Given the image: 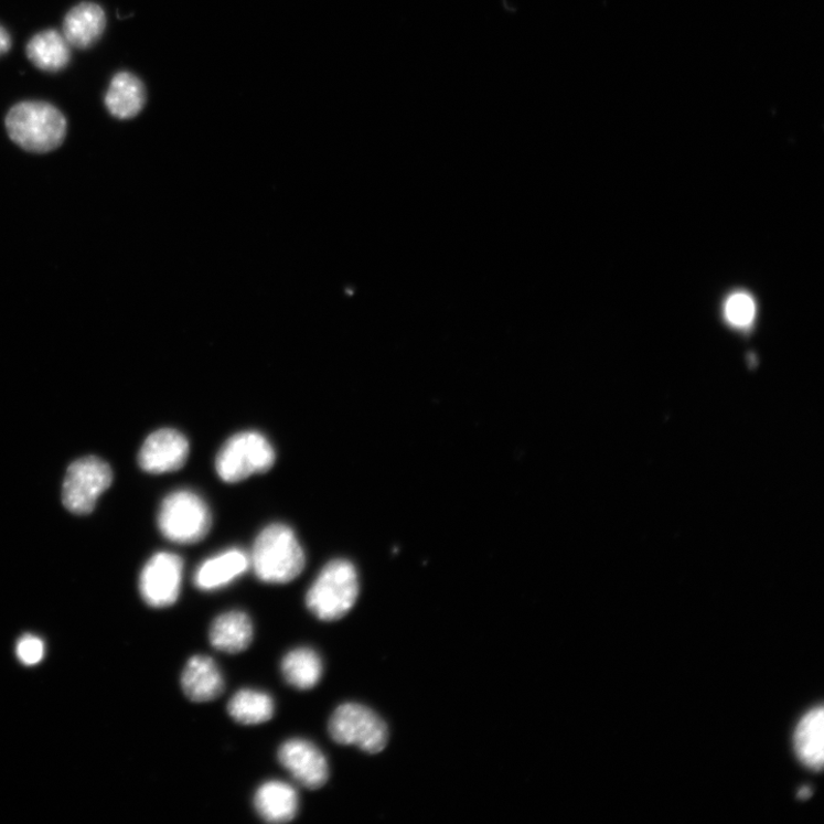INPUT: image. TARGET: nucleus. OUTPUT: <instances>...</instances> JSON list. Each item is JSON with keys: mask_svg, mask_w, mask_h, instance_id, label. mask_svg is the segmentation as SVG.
Here are the masks:
<instances>
[{"mask_svg": "<svg viewBox=\"0 0 824 824\" xmlns=\"http://www.w3.org/2000/svg\"><path fill=\"white\" fill-rule=\"evenodd\" d=\"M183 693L196 704L217 699L225 691L222 671L213 659L196 655L190 659L181 675Z\"/></svg>", "mask_w": 824, "mask_h": 824, "instance_id": "nucleus-11", "label": "nucleus"}, {"mask_svg": "<svg viewBox=\"0 0 824 824\" xmlns=\"http://www.w3.org/2000/svg\"><path fill=\"white\" fill-rule=\"evenodd\" d=\"M17 654L21 663L28 666L39 664L45 654L43 641L35 635H24L20 639Z\"/></svg>", "mask_w": 824, "mask_h": 824, "instance_id": "nucleus-22", "label": "nucleus"}, {"mask_svg": "<svg viewBox=\"0 0 824 824\" xmlns=\"http://www.w3.org/2000/svg\"><path fill=\"white\" fill-rule=\"evenodd\" d=\"M72 46L65 36L54 29L43 30L26 44V56L35 67L46 73L65 69L72 58Z\"/></svg>", "mask_w": 824, "mask_h": 824, "instance_id": "nucleus-17", "label": "nucleus"}, {"mask_svg": "<svg viewBox=\"0 0 824 824\" xmlns=\"http://www.w3.org/2000/svg\"><path fill=\"white\" fill-rule=\"evenodd\" d=\"M250 567V557L240 548H229L205 560L194 574V585L202 591L220 590L233 584Z\"/></svg>", "mask_w": 824, "mask_h": 824, "instance_id": "nucleus-12", "label": "nucleus"}, {"mask_svg": "<svg viewBox=\"0 0 824 824\" xmlns=\"http://www.w3.org/2000/svg\"><path fill=\"white\" fill-rule=\"evenodd\" d=\"M111 482V469L101 458H79L66 473L63 503L72 513L88 514L95 510L99 496L108 490Z\"/></svg>", "mask_w": 824, "mask_h": 824, "instance_id": "nucleus-7", "label": "nucleus"}, {"mask_svg": "<svg viewBox=\"0 0 824 824\" xmlns=\"http://www.w3.org/2000/svg\"><path fill=\"white\" fill-rule=\"evenodd\" d=\"M281 671L286 682L300 691L314 688L323 675V663L312 649L300 648L289 652L282 660Z\"/></svg>", "mask_w": 824, "mask_h": 824, "instance_id": "nucleus-19", "label": "nucleus"}, {"mask_svg": "<svg viewBox=\"0 0 824 824\" xmlns=\"http://www.w3.org/2000/svg\"><path fill=\"white\" fill-rule=\"evenodd\" d=\"M254 805L256 812L265 822L288 823L298 813V793L293 786L286 782L268 781L256 791Z\"/></svg>", "mask_w": 824, "mask_h": 824, "instance_id": "nucleus-14", "label": "nucleus"}, {"mask_svg": "<svg viewBox=\"0 0 824 824\" xmlns=\"http://www.w3.org/2000/svg\"><path fill=\"white\" fill-rule=\"evenodd\" d=\"M190 456V442L176 430L163 429L150 435L143 442L138 461L140 468L151 474L180 470Z\"/></svg>", "mask_w": 824, "mask_h": 824, "instance_id": "nucleus-9", "label": "nucleus"}, {"mask_svg": "<svg viewBox=\"0 0 824 824\" xmlns=\"http://www.w3.org/2000/svg\"><path fill=\"white\" fill-rule=\"evenodd\" d=\"M756 317V304L747 293L731 295L725 303V318L736 328H749Z\"/></svg>", "mask_w": 824, "mask_h": 824, "instance_id": "nucleus-21", "label": "nucleus"}, {"mask_svg": "<svg viewBox=\"0 0 824 824\" xmlns=\"http://www.w3.org/2000/svg\"><path fill=\"white\" fill-rule=\"evenodd\" d=\"M12 46L11 35L8 30L0 25V56L7 54Z\"/></svg>", "mask_w": 824, "mask_h": 824, "instance_id": "nucleus-23", "label": "nucleus"}, {"mask_svg": "<svg viewBox=\"0 0 824 824\" xmlns=\"http://www.w3.org/2000/svg\"><path fill=\"white\" fill-rule=\"evenodd\" d=\"M183 564L179 556L160 553L145 565L139 590L145 602L154 608H165L176 602L182 582Z\"/></svg>", "mask_w": 824, "mask_h": 824, "instance_id": "nucleus-8", "label": "nucleus"}, {"mask_svg": "<svg viewBox=\"0 0 824 824\" xmlns=\"http://www.w3.org/2000/svg\"><path fill=\"white\" fill-rule=\"evenodd\" d=\"M799 759L812 771H821L824 761V713L815 708L809 711L799 723L795 739Z\"/></svg>", "mask_w": 824, "mask_h": 824, "instance_id": "nucleus-18", "label": "nucleus"}, {"mask_svg": "<svg viewBox=\"0 0 824 824\" xmlns=\"http://www.w3.org/2000/svg\"><path fill=\"white\" fill-rule=\"evenodd\" d=\"M10 138L30 152L52 151L63 145L67 135V119L55 106L44 101H23L7 115Z\"/></svg>", "mask_w": 824, "mask_h": 824, "instance_id": "nucleus-2", "label": "nucleus"}, {"mask_svg": "<svg viewBox=\"0 0 824 824\" xmlns=\"http://www.w3.org/2000/svg\"><path fill=\"white\" fill-rule=\"evenodd\" d=\"M147 101L146 87L141 79L129 72L117 73L106 92L105 106L118 119L138 116Z\"/></svg>", "mask_w": 824, "mask_h": 824, "instance_id": "nucleus-16", "label": "nucleus"}, {"mask_svg": "<svg viewBox=\"0 0 824 824\" xmlns=\"http://www.w3.org/2000/svg\"><path fill=\"white\" fill-rule=\"evenodd\" d=\"M330 737L343 746H354L371 755L379 753L388 741V729L372 709L345 704L335 709L329 721Z\"/></svg>", "mask_w": 824, "mask_h": 824, "instance_id": "nucleus-6", "label": "nucleus"}, {"mask_svg": "<svg viewBox=\"0 0 824 824\" xmlns=\"http://www.w3.org/2000/svg\"><path fill=\"white\" fill-rule=\"evenodd\" d=\"M275 463L270 442L259 432L246 431L232 437L221 449L216 470L227 483H236L254 474L265 473Z\"/></svg>", "mask_w": 824, "mask_h": 824, "instance_id": "nucleus-5", "label": "nucleus"}, {"mask_svg": "<svg viewBox=\"0 0 824 824\" xmlns=\"http://www.w3.org/2000/svg\"><path fill=\"white\" fill-rule=\"evenodd\" d=\"M229 716L242 725H260L269 721L275 714L271 696L255 689H240L228 704Z\"/></svg>", "mask_w": 824, "mask_h": 824, "instance_id": "nucleus-20", "label": "nucleus"}, {"mask_svg": "<svg viewBox=\"0 0 824 824\" xmlns=\"http://www.w3.org/2000/svg\"><path fill=\"white\" fill-rule=\"evenodd\" d=\"M106 24V13L100 6L83 2L67 13L63 35L72 47L86 50L101 39Z\"/></svg>", "mask_w": 824, "mask_h": 824, "instance_id": "nucleus-13", "label": "nucleus"}, {"mask_svg": "<svg viewBox=\"0 0 824 824\" xmlns=\"http://www.w3.org/2000/svg\"><path fill=\"white\" fill-rule=\"evenodd\" d=\"M159 528L164 537L179 544H194L210 532L211 512L203 499L191 491L170 494L159 511Z\"/></svg>", "mask_w": 824, "mask_h": 824, "instance_id": "nucleus-4", "label": "nucleus"}, {"mask_svg": "<svg viewBox=\"0 0 824 824\" xmlns=\"http://www.w3.org/2000/svg\"><path fill=\"white\" fill-rule=\"evenodd\" d=\"M307 558L295 532L282 524L266 527L257 537L250 567L260 581L287 585L303 570Z\"/></svg>", "mask_w": 824, "mask_h": 824, "instance_id": "nucleus-1", "label": "nucleus"}, {"mask_svg": "<svg viewBox=\"0 0 824 824\" xmlns=\"http://www.w3.org/2000/svg\"><path fill=\"white\" fill-rule=\"evenodd\" d=\"M208 639L212 648L217 651L227 654L242 653L253 643V621L247 613L232 610L213 621Z\"/></svg>", "mask_w": 824, "mask_h": 824, "instance_id": "nucleus-15", "label": "nucleus"}, {"mask_svg": "<svg viewBox=\"0 0 824 824\" xmlns=\"http://www.w3.org/2000/svg\"><path fill=\"white\" fill-rule=\"evenodd\" d=\"M280 764L302 786L317 790L329 780V766L323 752L302 739L286 741L279 749Z\"/></svg>", "mask_w": 824, "mask_h": 824, "instance_id": "nucleus-10", "label": "nucleus"}, {"mask_svg": "<svg viewBox=\"0 0 824 824\" xmlns=\"http://www.w3.org/2000/svg\"><path fill=\"white\" fill-rule=\"evenodd\" d=\"M811 796V789L804 788L799 792V798L802 800H806Z\"/></svg>", "mask_w": 824, "mask_h": 824, "instance_id": "nucleus-24", "label": "nucleus"}, {"mask_svg": "<svg viewBox=\"0 0 824 824\" xmlns=\"http://www.w3.org/2000/svg\"><path fill=\"white\" fill-rule=\"evenodd\" d=\"M359 591V576L354 565L344 559H335L324 566L311 586L307 606L320 621H339L351 612Z\"/></svg>", "mask_w": 824, "mask_h": 824, "instance_id": "nucleus-3", "label": "nucleus"}]
</instances>
